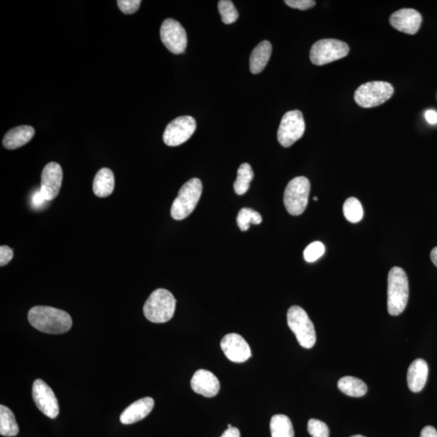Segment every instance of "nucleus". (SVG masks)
<instances>
[{"label": "nucleus", "mask_w": 437, "mask_h": 437, "mask_svg": "<svg viewBox=\"0 0 437 437\" xmlns=\"http://www.w3.org/2000/svg\"><path fill=\"white\" fill-rule=\"evenodd\" d=\"M431 260L434 265L437 267V247L432 249L431 252Z\"/></svg>", "instance_id": "nucleus-38"}, {"label": "nucleus", "mask_w": 437, "mask_h": 437, "mask_svg": "<svg viewBox=\"0 0 437 437\" xmlns=\"http://www.w3.org/2000/svg\"><path fill=\"white\" fill-rule=\"evenodd\" d=\"M395 89L385 82H371L360 86L354 95V99L363 108H373L385 103L393 96Z\"/></svg>", "instance_id": "nucleus-7"}, {"label": "nucleus", "mask_w": 437, "mask_h": 437, "mask_svg": "<svg viewBox=\"0 0 437 437\" xmlns=\"http://www.w3.org/2000/svg\"><path fill=\"white\" fill-rule=\"evenodd\" d=\"M32 396L36 405L45 416L52 420L59 416L60 407L56 396L51 388L41 379L34 382Z\"/></svg>", "instance_id": "nucleus-12"}, {"label": "nucleus", "mask_w": 437, "mask_h": 437, "mask_svg": "<svg viewBox=\"0 0 437 437\" xmlns=\"http://www.w3.org/2000/svg\"><path fill=\"white\" fill-rule=\"evenodd\" d=\"M305 131V123L301 111H288L281 120L277 133L278 141L284 148H289L301 139Z\"/></svg>", "instance_id": "nucleus-9"}, {"label": "nucleus", "mask_w": 437, "mask_h": 437, "mask_svg": "<svg viewBox=\"0 0 437 437\" xmlns=\"http://www.w3.org/2000/svg\"><path fill=\"white\" fill-rule=\"evenodd\" d=\"M308 432L312 437H329V427L323 421L311 419L308 422Z\"/></svg>", "instance_id": "nucleus-30"}, {"label": "nucleus", "mask_w": 437, "mask_h": 437, "mask_svg": "<svg viewBox=\"0 0 437 437\" xmlns=\"http://www.w3.org/2000/svg\"><path fill=\"white\" fill-rule=\"evenodd\" d=\"M390 25L397 30L410 35L416 34L422 23L420 12L412 8H403L390 17Z\"/></svg>", "instance_id": "nucleus-15"}, {"label": "nucleus", "mask_w": 437, "mask_h": 437, "mask_svg": "<svg viewBox=\"0 0 437 437\" xmlns=\"http://www.w3.org/2000/svg\"><path fill=\"white\" fill-rule=\"evenodd\" d=\"M19 434L14 414L5 405H0V434L12 437Z\"/></svg>", "instance_id": "nucleus-24"}, {"label": "nucleus", "mask_w": 437, "mask_h": 437, "mask_svg": "<svg viewBox=\"0 0 437 437\" xmlns=\"http://www.w3.org/2000/svg\"><path fill=\"white\" fill-rule=\"evenodd\" d=\"M160 38L168 50L175 55L184 53L187 47V35L179 22L168 18L160 27Z\"/></svg>", "instance_id": "nucleus-11"}, {"label": "nucleus", "mask_w": 437, "mask_h": 437, "mask_svg": "<svg viewBox=\"0 0 437 437\" xmlns=\"http://www.w3.org/2000/svg\"><path fill=\"white\" fill-rule=\"evenodd\" d=\"M218 12L222 18V21L225 25L234 24L238 21L239 15L234 4L230 0H221L218 3Z\"/></svg>", "instance_id": "nucleus-28"}, {"label": "nucleus", "mask_w": 437, "mask_h": 437, "mask_svg": "<svg viewBox=\"0 0 437 437\" xmlns=\"http://www.w3.org/2000/svg\"><path fill=\"white\" fill-rule=\"evenodd\" d=\"M35 130L30 126H20L9 131L3 140L5 149L13 150L28 144L34 136Z\"/></svg>", "instance_id": "nucleus-19"}, {"label": "nucleus", "mask_w": 437, "mask_h": 437, "mask_svg": "<svg viewBox=\"0 0 437 437\" xmlns=\"http://www.w3.org/2000/svg\"><path fill=\"white\" fill-rule=\"evenodd\" d=\"M288 325L295 334L297 340L302 347L310 349L316 342V332L313 323L301 307L293 305L288 311Z\"/></svg>", "instance_id": "nucleus-5"}, {"label": "nucleus", "mask_w": 437, "mask_h": 437, "mask_svg": "<svg viewBox=\"0 0 437 437\" xmlns=\"http://www.w3.org/2000/svg\"><path fill=\"white\" fill-rule=\"evenodd\" d=\"M114 175L108 168H103L97 172L93 180V192L99 198L108 197L114 190Z\"/></svg>", "instance_id": "nucleus-21"}, {"label": "nucleus", "mask_w": 437, "mask_h": 437, "mask_svg": "<svg viewBox=\"0 0 437 437\" xmlns=\"http://www.w3.org/2000/svg\"><path fill=\"white\" fill-rule=\"evenodd\" d=\"M153 408L154 400L150 397L137 400L125 409V411L120 416V421L123 425H132V423L139 422L148 416L153 411Z\"/></svg>", "instance_id": "nucleus-17"}, {"label": "nucleus", "mask_w": 437, "mask_h": 437, "mask_svg": "<svg viewBox=\"0 0 437 437\" xmlns=\"http://www.w3.org/2000/svg\"><path fill=\"white\" fill-rule=\"evenodd\" d=\"M141 3L140 0H118L117 1L120 10L127 15L136 12Z\"/></svg>", "instance_id": "nucleus-31"}, {"label": "nucleus", "mask_w": 437, "mask_h": 437, "mask_svg": "<svg viewBox=\"0 0 437 437\" xmlns=\"http://www.w3.org/2000/svg\"><path fill=\"white\" fill-rule=\"evenodd\" d=\"M427 122L432 125L437 123V112L434 110H427L425 112Z\"/></svg>", "instance_id": "nucleus-35"}, {"label": "nucleus", "mask_w": 437, "mask_h": 437, "mask_svg": "<svg viewBox=\"0 0 437 437\" xmlns=\"http://www.w3.org/2000/svg\"><path fill=\"white\" fill-rule=\"evenodd\" d=\"M351 437H365V436H364L362 435H355V436H352Z\"/></svg>", "instance_id": "nucleus-39"}, {"label": "nucleus", "mask_w": 437, "mask_h": 437, "mask_svg": "<svg viewBox=\"0 0 437 437\" xmlns=\"http://www.w3.org/2000/svg\"><path fill=\"white\" fill-rule=\"evenodd\" d=\"M310 192V182L305 177H297L288 182L284 195V206L289 214L300 216L305 211Z\"/></svg>", "instance_id": "nucleus-6"}, {"label": "nucleus", "mask_w": 437, "mask_h": 437, "mask_svg": "<svg viewBox=\"0 0 437 437\" xmlns=\"http://www.w3.org/2000/svg\"><path fill=\"white\" fill-rule=\"evenodd\" d=\"M420 437H437V431L434 427L426 426L421 431Z\"/></svg>", "instance_id": "nucleus-34"}, {"label": "nucleus", "mask_w": 437, "mask_h": 437, "mask_svg": "<svg viewBox=\"0 0 437 437\" xmlns=\"http://www.w3.org/2000/svg\"><path fill=\"white\" fill-rule=\"evenodd\" d=\"M62 169L59 164L51 162L42 173L41 193L47 201H51L59 195L62 182Z\"/></svg>", "instance_id": "nucleus-14"}, {"label": "nucleus", "mask_w": 437, "mask_h": 437, "mask_svg": "<svg viewBox=\"0 0 437 437\" xmlns=\"http://www.w3.org/2000/svg\"><path fill=\"white\" fill-rule=\"evenodd\" d=\"M221 437H240V434L239 429L233 427L227 429Z\"/></svg>", "instance_id": "nucleus-37"}, {"label": "nucleus", "mask_w": 437, "mask_h": 437, "mask_svg": "<svg viewBox=\"0 0 437 437\" xmlns=\"http://www.w3.org/2000/svg\"><path fill=\"white\" fill-rule=\"evenodd\" d=\"M190 385L196 394L207 398L215 397L221 389L218 378L212 372L205 369H199L195 372L191 379Z\"/></svg>", "instance_id": "nucleus-16"}, {"label": "nucleus", "mask_w": 437, "mask_h": 437, "mask_svg": "<svg viewBox=\"0 0 437 437\" xmlns=\"http://www.w3.org/2000/svg\"><path fill=\"white\" fill-rule=\"evenodd\" d=\"M284 3L289 7L302 11L314 8L316 4L314 0H285Z\"/></svg>", "instance_id": "nucleus-32"}, {"label": "nucleus", "mask_w": 437, "mask_h": 437, "mask_svg": "<svg viewBox=\"0 0 437 437\" xmlns=\"http://www.w3.org/2000/svg\"><path fill=\"white\" fill-rule=\"evenodd\" d=\"M271 437H294L291 421L285 414H275L270 423Z\"/></svg>", "instance_id": "nucleus-23"}, {"label": "nucleus", "mask_w": 437, "mask_h": 437, "mask_svg": "<svg viewBox=\"0 0 437 437\" xmlns=\"http://www.w3.org/2000/svg\"><path fill=\"white\" fill-rule=\"evenodd\" d=\"M221 347L226 358L234 363H243L251 358V347L240 334H226L222 338Z\"/></svg>", "instance_id": "nucleus-13"}, {"label": "nucleus", "mask_w": 437, "mask_h": 437, "mask_svg": "<svg viewBox=\"0 0 437 437\" xmlns=\"http://www.w3.org/2000/svg\"><path fill=\"white\" fill-rule=\"evenodd\" d=\"M196 130L195 119L191 116H182L168 125L164 132L163 140L169 147L184 144Z\"/></svg>", "instance_id": "nucleus-10"}, {"label": "nucleus", "mask_w": 437, "mask_h": 437, "mask_svg": "<svg viewBox=\"0 0 437 437\" xmlns=\"http://www.w3.org/2000/svg\"><path fill=\"white\" fill-rule=\"evenodd\" d=\"M343 214L347 221L351 223H359L364 216V209L362 204L358 199L351 197L347 199L343 204Z\"/></svg>", "instance_id": "nucleus-26"}, {"label": "nucleus", "mask_w": 437, "mask_h": 437, "mask_svg": "<svg viewBox=\"0 0 437 437\" xmlns=\"http://www.w3.org/2000/svg\"><path fill=\"white\" fill-rule=\"evenodd\" d=\"M262 221V218L260 214L249 208L240 209L236 217L239 229L243 232L247 231L251 224L260 225Z\"/></svg>", "instance_id": "nucleus-27"}, {"label": "nucleus", "mask_w": 437, "mask_h": 437, "mask_svg": "<svg viewBox=\"0 0 437 437\" xmlns=\"http://www.w3.org/2000/svg\"><path fill=\"white\" fill-rule=\"evenodd\" d=\"M253 178V172L251 164H240L238 171V177L234 182V190L236 195H242L247 192L249 184Z\"/></svg>", "instance_id": "nucleus-25"}, {"label": "nucleus", "mask_w": 437, "mask_h": 437, "mask_svg": "<svg viewBox=\"0 0 437 437\" xmlns=\"http://www.w3.org/2000/svg\"><path fill=\"white\" fill-rule=\"evenodd\" d=\"M272 46L269 41H263L253 49L249 58V68L253 74L260 73L270 60Z\"/></svg>", "instance_id": "nucleus-20"}, {"label": "nucleus", "mask_w": 437, "mask_h": 437, "mask_svg": "<svg viewBox=\"0 0 437 437\" xmlns=\"http://www.w3.org/2000/svg\"><path fill=\"white\" fill-rule=\"evenodd\" d=\"M13 252L7 245H1L0 247V266H6L12 260Z\"/></svg>", "instance_id": "nucleus-33"}, {"label": "nucleus", "mask_w": 437, "mask_h": 437, "mask_svg": "<svg viewBox=\"0 0 437 437\" xmlns=\"http://www.w3.org/2000/svg\"><path fill=\"white\" fill-rule=\"evenodd\" d=\"M338 389L343 394L350 397H362L367 393L368 387L365 383L358 377L347 376L338 382Z\"/></svg>", "instance_id": "nucleus-22"}, {"label": "nucleus", "mask_w": 437, "mask_h": 437, "mask_svg": "<svg viewBox=\"0 0 437 437\" xmlns=\"http://www.w3.org/2000/svg\"><path fill=\"white\" fill-rule=\"evenodd\" d=\"M47 200L44 199L41 193V190L38 191V192H36V194L34 195L33 204L34 205V206H36V208L41 207L42 205Z\"/></svg>", "instance_id": "nucleus-36"}, {"label": "nucleus", "mask_w": 437, "mask_h": 437, "mask_svg": "<svg viewBox=\"0 0 437 437\" xmlns=\"http://www.w3.org/2000/svg\"><path fill=\"white\" fill-rule=\"evenodd\" d=\"M429 376V366L425 360H414L408 371V385L414 393H419L425 386Z\"/></svg>", "instance_id": "nucleus-18"}, {"label": "nucleus", "mask_w": 437, "mask_h": 437, "mask_svg": "<svg viewBox=\"0 0 437 437\" xmlns=\"http://www.w3.org/2000/svg\"><path fill=\"white\" fill-rule=\"evenodd\" d=\"M314 201H318V197H314Z\"/></svg>", "instance_id": "nucleus-40"}, {"label": "nucleus", "mask_w": 437, "mask_h": 437, "mask_svg": "<svg viewBox=\"0 0 437 437\" xmlns=\"http://www.w3.org/2000/svg\"><path fill=\"white\" fill-rule=\"evenodd\" d=\"M325 245L321 242H314L304 251V258L308 262H314L325 253Z\"/></svg>", "instance_id": "nucleus-29"}, {"label": "nucleus", "mask_w": 437, "mask_h": 437, "mask_svg": "<svg viewBox=\"0 0 437 437\" xmlns=\"http://www.w3.org/2000/svg\"><path fill=\"white\" fill-rule=\"evenodd\" d=\"M28 319L33 327L47 334H64L73 325V319L66 312L50 306L32 308L29 312Z\"/></svg>", "instance_id": "nucleus-1"}, {"label": "nucleus", "mask_w": 437, "mask_h": 437, "mask_svg": "<svg viewBox=\"0 0 437 437\" xmlns=\"http://www.w3.org/2000/svg\"><path fill=\"white\" fill-rule=\"evenodd\" d=\"M387 295L389 314L392 316L402 314L408 302L409 283L407 274L401 267L395 266L389 272Z\"/></svg>", "instance_id": "nucleus-2"}, {"label": "nucleus", "mask_w": 437, "mask_h": 437, "mask_svg": "<svg viewBox=\"0 0 437 437\" xmlns=\"http://www.w3.org/2000/svg\"><path fill=\"white\" fill-rule=\"evenodd\" d=\"M349 45L337 39H322L312 47L310 60L316 66L331 64L349 55Z\"/></svg>", "instance_id": "nucleus-8"}, {"label": "nucleus", "mask_w": 437, "mask_h": 437, "mask_svg": "<svg viewBox=\"0 0 437 437\" xmlns=\"http://www.w3.org/2000/svg\"><path fill=\"white\" fill-rule=\"evenodd\" d=\"M203 191L202 182L192 178L182 186L171 208V216L176 221L184 220L197 206Z\"/></svg>", "instance_id": "nucleus-4"}, {"label": "nucleus", "mask_w": 437, "mask_h": 437, "mask_svg": "<svg viewBox=\"0 0 437 437\" xmlns=\"http://www.w3.org/2000/svg\"><path fill=\"white\" fill-rule=\"evenodd\" d=\"M176 303V299L168 290H155L145 302V318L153 323H167L175 314Z\"/></svg>", "instance_id": "nucleus-3"}]
</instances>
